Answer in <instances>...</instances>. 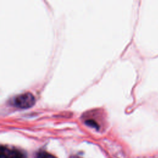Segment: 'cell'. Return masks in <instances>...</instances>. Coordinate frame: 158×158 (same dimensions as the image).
<instances>
[{
	"instance_id": "7a4b0ae2",
	"label": "cell",
	"mask_w": 158,
	"mask_h": 158,
	"mask_svg": "<svg viewBox=\"0 0 158 158\" xmlns=\"http://www.w3.org/2000/svg\"><path fill=\"white\" fill-rule=\"evenodd\" d=\"M86 124H87L88 125L90 126V127H92L93 128H99V126L98 125V123L93 120H88L86 121Z\"/></svg>"
},
{
	"instance_id": "3957f363",
	"label": "cell",
	"mask_w": 158,
	"mask_h": 158,
	"mask_svg": "<svg viewBox=\"0 0 158 158\" xmlns=\"http://www.w3.org/2000/svg\"><path fill=\"white\" fill-rule=\"evenodd\" d=\"M8 158H22V156L19 152L17 151H12L10 153Z\"/></svg>"
},
{
	"instance_id": "277c9868",
	"label": "cell",
	"mask_w": 158,
	"mask_h": 158,
	"mask_svg": "<svg viewBox=\"0 0 158 158\" xmlns=\"http://www.w3.org/2000/svg\"><path fill=\"white\" fill-rule=\"evenodd\" d=\"M40 158H55V157L47 152H43L40 154Z\"/></svg>"
},
{
	"instance_id": "5b68a950",
	"label": "cell",
	"mask_w": 158,
	"mask_h": 158,
	"mask_svg": "<svg viewBox=\"0 0 158 158\" xmlns=\"http://www.w3.org/2000/svg\"><path fill=\"white\" fill-rule=\"evenodd\" d=\"M0 158H8V157L6 156V154H5L4 150H3V148L1 147V151H0Z\"/></svg>"
},
{
	"instance_id": "6da1fadb",
	"label": "cell",
	"mask_w": 158,
	"mask_h": 158,
	"mask_svg": "<svg viewBox=\"0 0 158 158\" xmlns=\"http://www.w3.org/2000/svg\"><path fill=\"white\" fill-rule=\"evenodd\" d=\"M35 98L30 93H25L15 96L13 99V104L18 108L27 109L34 105Z\"/></svg>"
}]
</instances>
